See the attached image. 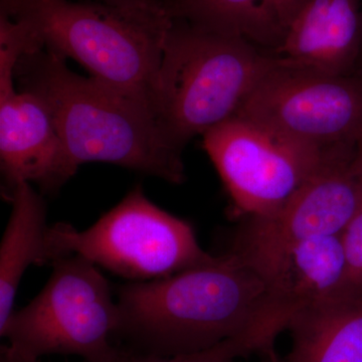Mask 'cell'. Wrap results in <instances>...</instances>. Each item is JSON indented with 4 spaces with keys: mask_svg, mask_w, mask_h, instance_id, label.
<instances>
[{
    "mask_svg": "<svg viewBox=\"0 0 362 362\" xmlns=\"http://www.w3.org/2000/svg\"><path fill=\"white\" fill-rule=\"evenodd\" d=\"M0 13L20 23L30 52L78 62L90 77L148 107L173 16L157 7H120L96 0H0Z\"/></svg>",
    "mask_w": 362,
    "mask_h": 362,
    "instance_id": "3957f363",
    "label": "cell"
},
{
    "mask_svg": "<svg viewBox=\"0 0 362 362\" xmlns=\"http://www.w3.org/2000/svg\"><path fill=\"white\" fill-rule=\"evenodd\" d=\"M132 356L133 352L125 349L123 356L117 361L112 362H131ZM0 362H40V359H30L18 356V354L11 351L6 345H2L1 349H0Z\"/></svg>",
    "mask_w": 362,
    "mask_h": 362,
    "instance_id": "ac0fdd59",
    "label": "cell"
},
{
    "mask_svg": "<svg viewBox=\"0 0 362 362\" xmlns=\"http://www.w3.org/2000/svg\"><path fill=\"white\" fill-rule=\"evenodd\" d=\"M0 168L6 197L18 183L54 194L77 173L45 102L0 81Z\"/></svg>",
    "mask_w": 362,
    "mask_h": 362,
    "instance_id": "30bf717a",
    "label": "cell"
},
{
    "mask_svg": "<svg viewBox=\"0 0 362 362\" xmlns=\"http://www.w3.org/2000/svg\"><path fill=\"white\" fill-rule=\"evenodd\" d=\"M51 277L30 303L14 311L0 337L18 356H77L86 362H112L125 349L111 343L118 306L110 285L94 263L69 255L52 263Z\"/></svg>",
    "mask_w": 362,
    "mask_h": 362,
    "instance_id": "8992f818",
    "label": "cell"
},
{
    "mask_svg": "<svg viewBox=\"0 0 362 362\" xmlns=\"http://www.w3.org/2000/svg\"><path fill=\"white\" fill-rule=\"evenodd\" d=\"M273 337L265 328H252L238 337L228 338L209 349L173 356H148L133 352L131 362H235L256 352L268 354L274 349Z\"/></svg>",
    "mask_w": 362,
    "mask_h": 362,
    "instance_id": "2e32d148",
    "label": "cell"
},
{
    "mask_svg": "<svg viewBox=\"0 0 362 362\" xmlns=\"http://www.w3.org/2000/svg\"><path fill=\"white\" fill-rule=\"evenodd\" d=\"M356 144L331 156L276 213L250 218L233 250L258 269L298 243L341 235L362 206Z\"/></svg>",
    "mask_w": 362,
    "mask_h": 362,
    "instance_id": "9c48e42d",
    "label": "cell"
},
{
    "mask_svg": "<svg viewBox=\"0 0 362 362\" xmlns=\"http://www.w3.org/2000/svg\"><path fill=\"white\" fill-rule=\"evenodd\" d=\"M204 148L221 176L235 213L270 216L284 206L331 156L233 117L202 135Z\"/></svg>",
    "mask_w": 362,
    "mask_h": 362,
    "instance_id": "ba28073f",
    "label": "cell"
},
{
    "mask_svg": "<svg viewBox=\"0 0 362 362\" xmlns=\"http://www.w3.org/2000/svg\"><path fill=\"white\" fill-rule=\"evenodd\" d=\"M284 362H362V301L337 299L298 312Z\"/></svg>",
    "mask_w": 362,
    "mask_h": 362,
    "instance_id": "5bb4252c",
    "label": "cell"
},
{
    "mask_svg": "<svg viewBox=\"0 0 362 362\" xmlns=\"http://www.w3.org/2000/svg\"><path fill=\"white\" fill-rule=\"evenodd\" d=\"M96 1L104 2L110 6L129 7V8L157 7V8H163L168 11L165 6L166 0H96Z\"/></svg>",
    "mask_w": 362,
    "mask_h": 362,
    "instance_id": "d6986e66",
    "label": "cell"
},
{
    "mask_svg": "<svg viewBox=\"0 0 362 362\" xmlns=\"http://www.w3.org/2000/svg\"><path fill=\"white\" fill-rule=\"evenodd\" d=\"M354 169H356L357 175L362 181V135L359 137L356 144V157L354 161Z\"/></svg>",
    "mask_w": 362,
    "mask_h": 362,
    "instance_id": "ffe728a7",
    "label": "cell"
},
{
    "mask_svg": "<svg viewBox=\"0 0 362 362\" xmlns=\"http://www.w3.org/2000/svg\"><path fill=\"white\" fill-rule=\"evenodd\" d=\"M268 356L270 357L271 362H284V361H281V359L276 356L275 351L272 352V354H269Z\"/></svg>",
    "mask_w": 362,
    "mask_h": 362,
    "instance_id": "7402d4cb",
    "label": "cell"
},
{
    "mask_svg": "<svg viewBox=\"0 0 362 362\" xmlns=\"http://www.w3.org/2000/svg\"><path fill=\"white\" fill-rule=\"evenodd\" d=\"M33 185L21 182L6 195L11 214L0 244V330L13 313L23 274L45 264L47 204Z\"/></svg>",
    "mask_w": 362,
    "mask_h": 362,
    "instance_id": "4fadbf2b",
    "label": "cell"
},
{
    "mask_svg": "<svg viewBox=\"0 0 362 362\" xmlns=\"http://www.w3.org/2000/svg\"><path fill=\"white\" fill-rule=\"evenodd\" d=\"M243 35L173 18L164 40L154 112L180 148L233 118L267 74L282 62Z\"/></svg>",
    "mask_w": 362,
    "mask_h": 362,
    "instance_id": "277c9868",
    "label": "cell"
},
{
    "mask_svg": "<svg viewBox=\"0 0 362 362\" xmlns=\"http://www.w3.org/2000/svg\"><path fill=\"white\" fill-rule=\"evenodd\" d=\"M21 90L35 93L51 112L66 152L77 168L103 162L185 182L183 149L162 129L148 107L69 68L45 49L25 52L14 73Z\"/></svg>",
    "mask_w": 362,
    "mask_h": 362,
    "instance_id": "7a4b0ae2",
    "label": "cell"
},
{
    "mask_svg": "<svg viewBox=\"0 0 362 362\" xmlns=\"http://www.w3.org/2000/svg\"><path fill=\"white\" fill-rule=\"evenodd\" d=\"M257 271L266 281L269 307L289 325L298 312L339 298L345 272L341 235L298 243Z\"/></svg>",
    "mask_w": 362,
    "mask_h": 362,
    "instance_id": "7c38bea8",
    "label": "cell"
},
{
    "mask_svg": "<svg viewBox=\"0 0 362 362\" xmlns=\"http://www.w3.org/2000/svg\"><path fill=\"white\" fill-rule=\"evenodd\" d=\"M358 74L362 75V6H361V58H359Z\"/></svg>",
    "mask_w": 362,
    "mask_h": 362,
    "instance_id": "44dd1931",
    "label": "cell"
},
{
    "mask_svg": "<svg viewBox=\"0 0 362 362\" xmlns=\"http://www.w3.org/2000/svg\"><path fill=\"white\" fill-rule=\"evenodd\" d=\"M362 0H309L275 54L332 76L358 74Z\"/></svg>",
    "mask_w": 362,
    "mask_h": 362,
    "instance_id": "8fae6325",
    "label": "cell"
},
{
    "mask_svg": "<svg viewBox=\"0 0 362 362\" xmlns=\"http://www.w3.org/2000/svg\"><path fill=\"white\" fill-rule=\"evenodd\" d=\"M114 337L138 354L209 349L270 316L266 281L235 250L206 265L118 288Z\"/></svg>",
    "mask_w": 362,
    "mask_h": 362,
    "instance_id": "6da1fadb",
    "label": "cell"
},
{
    "mask_svg": "<svg viewBox=\"0 0 362 362\" xmlns=\"http://www.w3.org/2000/svg\"><path fill=\"white\" fill-rule=\"evenodd\" d=\"M262 1L263 0H166L165 6L173 18L214 32L243 35L256 44Z\"/></svg>",
    "mask_w": 362,
    "mask_h": 362,
    "instance_id": "9a60e30c",
    "label": "cell"
},
{
    "mask_svg": "<svg viewBox=\"0 0 362 362\" xmlns=\"http://www.w3.org/2000/svg\"><path fill=\"white\" fill-rule=\"evenodd\" d=\"M235 117L322 151L354 144L362 135V75H328L283 58Z\"/></svg>",
    "mask_w": 362,
    "mask_h": 362,
    "instance_id": "52a82bcc",
    "label": "cell"
},
{
    "mask_svg": "<svg viewBox=\"0 0 362 362\" xmlns=\"http://www.w3.org/2000/svg\"><path fill=\"white\" fill-rule=\"evenodd\" d=\"M344 280L339 298L362 301V206L341 233Z\"/></svg>",
    "mask_w": 362,
    "mask_h": 362,
    "instance_id": "e0dca14e",
    "label": "cell"
},
{
    "mask_svg": "<svg viewBox=\"0 0 362 362\" xmlns=\"http://www.w3.org/2000/svg\"><path fill=\"white\" fill-rule=\"evenodd\" d=\"M69 255L134 281L169 277L216 258L199 246L190 223L156 206L140 185L87 230L49 226L45 264Z\"/></svg>",
    "mask_w": 362,
    "mask_h": 362,
    "instance_id": "5b68a950",
    "label": "cell"
}]
</instances>
